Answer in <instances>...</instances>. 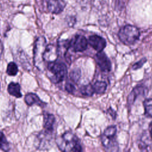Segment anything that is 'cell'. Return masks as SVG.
I'll return each mask as SVG.
<instances>
[{
	"mask_svg": "<svg viewBox=\"0 0 152 152\" xmlns=\"http://www.w3.org/2000/svg\"><path fill=\"white\" fill-rule=\"evenodd\" d=\"M56 143L62 151L80 152L82 151L78 138L69 131H66L59 136L56 140Z\"/></svg>",
	"mask_w": 152,
	"mask_h": 152,
	"instance_id": "1",
	"label": "cell"
},
{
	"mask_svg": "<svg viewBox=\"0 0 152 152\" xmlns=\"http://www.w3.org/2000/svg\"><path fill=\"white\" fill-rule=\"evenodd\" d=\"M48 70L50 73V80L55 84L62 81L67 74V68L65 64L61 62H49Z\"/></svg>",
	"mask_w": 152,
	"mask_h": 152,
	"instance_id": "2",
	"label": "cell"
},
{
	"mask_svg": "<svg viewBox=\"0 0 152 152\" xmlns=\"http://www.w3.org/2000/svg\"><path fill=\"white\" fill-rule=\"evenodd\" d=\"M46 39L40 36L39 37L34 43V66L40 71L45 70V61L43 59V53L46 48Z\"/></svg>",
	"mask_w": 152,
	"mask_h": 152,
	"instance_id": "3",
	"label": "cell"
},
{
	"mask_svg": "<svg viewBox=\"0 0 152 152\" xmlns=\"http://www.w3.org/2000/svg\"><path fill=\"white\" fill-rule=\"evenodd\" d=\"M118 36L120 40L124 44L126 45H132L138 40L140 31L134 26L126 25L119 30Z\"/></svg>",
	"mask_w": 152,
	"mask_h": 152,
	"instance_id": "4",
	"label": "cell"
},
{
	"mask_svg": "<svg viewBox=\"0 0 152 152\" xmlns=\"http://www.w3.org/2000/svg\"><path fill=\"white\" fill-rule=\"evenodd\" d=\"M116 127L110 126L107 127L102 135V143L104 147L108 151H118V145L115 140Z\"/></svg>",
	"mask_w": 152,
	"mask_h": 152,
	"instance_id": "5",
	"label": "cell"
},
{
	"mask_svg": "<svg viewBox=\"0 0 152 152\" xmlns=\"http://www.w3.org/2000/svg\"><path fill=\"white\" fill-rule=\"evenodd\" d=\"M88 41L86 38L80 34L74 36L70 41H69V45L71 49L75 52H83L87 48Z\"/></svg>",
	"mask_w": 152,
	"mask_h": 152,
	"instance_id": "6",
	"label": "cell"
},
{
	"mask_svg": "<svg viewBox=\"0 0 152 152\" xmlns=\"http://www.w3.org/2000/svg\"><path fill=\"white\" fill-rule=\"evenodd\" d=\"M96 60L99 68L102 71L109 72L111 70V62L103 52H98L96 56Z\"/></svg>",
	"mask_w": 152,
	"mask_h": 152,
	"instance_id": "7",
	"label": "cell"
},
{
	"mask_svg": "<svg viewBox=\"0 0 152 152\" xmlns=\"http://www.w3.org/2000/svg\"><path fill=\"white\" fill-rule=\"evenodd\" d=\"M59 55L58 48L53 44L46 45L43 53V59L45 62H51L56 61Z\"/></svg>",
	"mask_w": 152,
	"mask_h": 152,
	"instance_id": "8",
	"label": "cell"
},
{
	"mask_svg": "<svg viewBox=\"0 0 152 152\" xmlns=\"http://www.w3.org/2000/svg\"><path fill=\"white\" fill-rule=\"evenodd\" d=\"M88 43L97 52L102 51L106 45L105 39L98 35H92L90 36L88 40Z\"/></svg>",
	"mask_w": 152,
	"mask_h": 152,
	"instance_id": "9",
	"label": "cell"
},
{
	"mask_svg": "<svg viewBox=\"0 0 152 152\" xmlns=\"http://www.w3.org/2000/svg\"><path fill=\"white\" fill-rule=\"evenodd\" d=\"M65 2L64 0H48V10L53 14H59L64 9Z\"/></svg>",
	"mask_w": 152,
	"mask_h": 152,
	"instance_id": "10",
	"label": "cell"
},
{
	"mask_svg": "<svg viewBox=\"0 0 152 152\" xmlns=\"http://www.w3.org/2000/svg\"><path fill=\"white\" fill-rule=\"evenodd\" d=\"M148 91L146 87L142 86H136L129 94L128 97V103L129 105H131L136 99L140 96H145L147 93Z\"/></svg>",
	"mask_w": 152,
	"mask_h": 152,
	"instance_id": "11",
	"label": "cell"
},
{
	"mask_svg": "<svg viewBox=\"0 0 152 152\" xmlns=\"http://www.w3.org/2000/svg\"><path fill=\"white\" fill-rule=\"evenodd\" d=\"M55 122V118L53 115L49 113H44L43 114V127L45 130L53 132L54 129V125Z\"/></svg>",
	"mask_w": 152,
	"mask_h": 152,
	"instance_id": "12",
	"label": "cell"
},
{
	"mask_svg": "<svg viewBox=\"0 0 152 152\" xmlns=\"http://www.w3.org/2000/svg\"><path fill=\"white\" fill-rule=\"evenodd\" d=\"M24 101L26 103L28 106H33V104H36L39 106L43 107L46 105V103L41 100L36 94L32 93H28L24 97Z\"/></svg>",
	"mask_w": 152,
	"mask_h": 152,
	"instance_id": "13",
	"label": "cell"
},
{
	"mask_svg": "<svg viewBox=\"0 0 152 152\" xmlns=\"http://www.w3.org/2000/svg\"><path fill=\"white\" fill-rule=\"evenodd\" d=\"M20 86L17 83L11 82L8 86V91L10 94L13 96L17 98H20L22 96V94L20 91Z\"/></svg>",
	"mask_w": 152,
	"mask_h": 152,
	"instance_id": "14",
	"label": "cell"
},
{
	"mask_svg": "<svg viewBox=\"0 0 152 152\" xmlns=\"http://www.w3.org/2000/svg\"><path fill=\"white\" fill-rule=\"evenodd\" d=\"M93 88L95 93L102 94L105 92L107 88V84L104 81H97L94 84Z\"/></svg>",
	"mask_w": 152,
	"mask_h": 152,
	"instance_id": "15",
	"label": "cell"
},
{
	"mask_svg": "<svg viewBox=\"0 0 152 152\" xmlns=\"http://www.w3.org/2000/svg\"><path fill=\"white\" fill-rule=\"evenodd\" d=\"M80 93L86 96H91L94 93L93 86L90 84L83 86L80 88Z\"/></svg>",
	"mask_w": 152,
	"mask_h": 152,
	"instance_id": "16",
	"label": "cell"
},
{
	"mask_svg": "<svg viewBox=\"0 0 152 152\" xmlns=\"http://www.w3.org/2000/svg\"><path fill=\"white\" fill-rule=\"evenodd\" d=\"M143 103L145 115L148 117H152V99H145Z\"/></svg>",
	"mask_w": 152,
	"mask_h": 152,
	"instance_id": "17",
	"label": "cell"
},
{
	"mask_svg": "<svg viewBox=\"0 0 152 152\" xmlns=\"http://www.w3.org/2000/svg\"><path fill=\"white\" fill-rule=\"evenodd\" d=\"M18 69L17 64L14 62H10L7 68V73L10 76H15L18 72Z\"/></svg>",
	"mask_w": 152,
	"mask_h": 152,
	"instance_id": "18",
	"label": "cell"
},
{
	"mask_svg": "<svg viewBox=\"0 0 152 152\" xmlns=\"http://www.w3.org/2000/svg\"><path fill=\"white\" fill-rule=\"evenodd\" d=\"M0 149L3 151H8L10 144L2 132L0 131Z\"/></svg>",
	"mask_w": 152,
	"mask_h": 152,
	"instance_id": "19",
	"label": "cell"
},
{
	"mask_svg": "<svg viewBox=\"0 0 152 152\" xmlns=\"http://www.w3.org/2000/svg\"><path fill=\"white\" fill-rule=\"evenodd\" d=\"M71 80L75 83H77L81 77V71L79 69H75L72 70L69 74Z\"/></svg>",
	"mask_w": 152,
	"mask_h": 152,
	"instance_id": "20",
	"label": "cell"
},
{
	"mask_svg": "<svg viewBox=\"0 0 152 152\" xmlns=\"http://www.w3.org/2000/svg\"><path fill=\"white\" fill-rule=\"evenodd\" d=\"M147 61L146 58H142L141 60H140L138 62H137V63H135L133 66H132V69L134 70L138 69L140 68H141V66H142V65L145 63Z\"/></svg>",
	"mask_w": 152,
	"mask_h": 152,
	"instance_id": "21",
	"label": "cell"
},
{
	"mask_svg": "<svg viewBox=\"0 0 152 152\" xmlns=\"http://www.w3.org/2000/svg\"><path fill=\"white\" fill-rule=\"evenodd\" d=\"M65 88L66 91L68 93H71V94H72V93L74 92L75 90L74 86L72 84L70 83H67L65 84Z\"/></svg>",
	"mask_w": 152,
	"mask_h": 152,
	"instance_id": "22",
	"label": "cell"
},
{
	"mask_svg": "<svg viewBox=\"0 0 152 152\" xmlns=\"http://www.w3.org/2000/svg\"><path fill=\"white\" fill-rule=\"evenodd\" d=\"M108 112H109V114H110L112 115L113 118H115V115H116L115 114H113V113H116L114 110H113L112 109H108Z\"/></svg>",
	"mask_w": 152,
	"mask_h": 152,
	"instance_id": "23",
	"label": "cell"
},
{
	"mask_svg": "<svg viewBox=\"0 0 152 152\" xmlns=\"http://www.w3.org/2000/svg\"><path fill=\"white\" fill-rule=\"evenodd\" d=\"M2 52H3V45L2 43L0 40V58L2 54Z\"/></svg>",
	"mask_w": 152,
	"mask_h": 152,
	"instance_id": "24",
	"label": "cell"
},
{
	"mask_svg": "<svg viewBox=\"0 0 152 152\" xmlns=\"http://www.w3.org/2000/svg\"><path fill=\"white\" fill-rule=\"evenodd\" d=\"M150 132L151 137L152 138V123L150 124Z\"/></svg>",
	"mask_w": 152,
	"mask_h": 152,
	"instance_id": "25",
	"label": "cell"
}]
</instances>
